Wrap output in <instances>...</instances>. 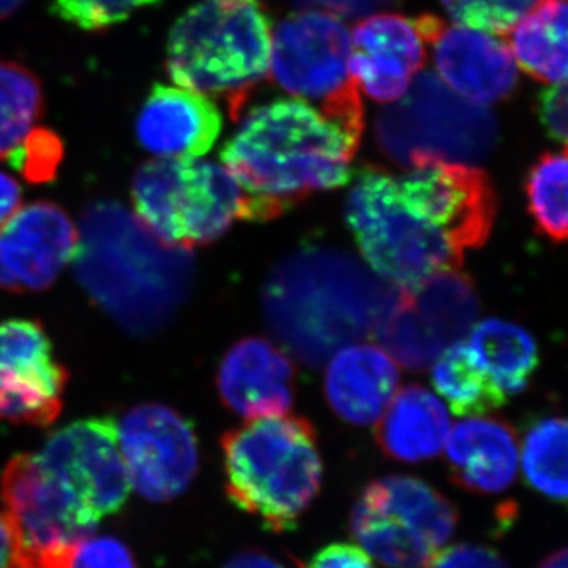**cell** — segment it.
<instances>
[{
	"mask_svg": "<svg viewBox=\"0 0 568 568\" xmlns=\"http://www.w3.org/2000/svg\"><path fill=\"white\" fill-rule=\"evenodd\" d=\"M467 345L504 394H519L528 387L538 349L526 328L493 317L474 327Z\"/></svg>",
	"mask_w": 568,
	"mask_h": 568,
	"instance_id": "26",
	"label": "cell"
},
{
	"mask_svg": "<svg viewBox=\"0 0 568 568\" xmlns=\"http://www.w3.org/2000/svg\"><path fill=\"white\" fill-rule=\"evenodd\" d=\"M567 549L562 548L549 555L538 568H567Z\"/></svg>",
	"mask_w": 568,
	"mask_h": 568,
	"instance_id": "42",
	"label": "cell"
},
{
	"mask_svg": "<svg viewBox=\"0 0 568 568\" xmlns=\"http://www.w3.org/2000/svg\"><path fill=\"white\" fill-rule=\"evenodd\" d=\"M521 465L530 487L549 499L566 503V418L545 417L529 426L521 443Z\"/></svg>",
	"mask_w": 568,
	"mask_h": 568,
	"instance_id": "28",
	"label": "cell"
},
{
	"mask_svg": "<svg viewBox=\"0 0 568 568\" xmlns=\"http://www.w3.org/2000/svg\"><path fill=\"white\" fill-rule=\"evenodd\" d=\"M271 40L261 0H204L175 22L166 70L175 84L222 99L237 119L268 77Z\"/></svg>",
	"mask_w": 568,
	"mask_h": 568,
	"instance_id": "5",
	"label": "cell"
},
{
	"mask_svg": "<svg viewBox=\"0 0 568 568\" xmlns=\"http://www.w3.org/2000/svg\"><path fill=\"white\" fill-rule=\"evenodd\" d=\"M21 205V186L11 175L0 171V227Z\"/></svg>",
	"mask_w": 568,
	"mask_h": 568,
	"instance_id": "39",
	"label": "cell"
},
{
	"mask_svg": "<svg viewBox=\"0 0 568 568\" xmlns=\"http://www.w3.org/2000/svg\"><path fill=\"white\" fill-rule=\"evenodd\" d=\"M399 372L383 347L349 343L332 354L325 396L336 416L349 424H377L396 395Z\"/></svg>",
	"mask_w": 568,
	"mask_h": 568,
	"instance_id": "22",
	"label": "cell"
},
{
	"mask_svg": "<svg viewBox=\"0 0 568 568\" xmlns=\"http://www.w3.org/2000/svg\"><path fill=\"white\" fill-rule=\"evenodd\" d=\"M226 493L274 532L294 529L323 484L315 428L306 418H250L222 439Z\"/></svg>",
	"mask_w": 568,
	"mask_h": 568,
	"instance_id": "4",
	"label": "cell"
},
{
	"mask_svg": "<svg viewBox=\"0 0 568 568\" xmlns=\"http://www.w3.org/2000/svg\"><path fill=\"white\" fill-rule=\"evenodd\" d=\"M351 51V31L343 18L320 9L294 11L272 28L268 77L291 99L364 130Z\"/></svg>",
	"mask_w": 568,
	"mask_h": 568,
	"instance_id": "9",
	"label": "cell"
},
{
	"mask_svg": "<svg viewBox=\"0 0 568 568\" xmlns=\"http://www.w3.org/2000/svg\"><path fill=\"white\" fill-rule=\"evenodd\" d=\"M305 568H375V564L358 545L334 544L317 551Z\"/></svg>",
	"mask_w": 568,
	"mask_h": 568,
	"instance_id": "37",
	"label": "cell"
},
{
	"mask_svg": "<svg viewBox=\"0 0 568 568\" xmlns=\"http://www.w3.org/2000/svg\"><path fill=\"white\" fill-rule=\"evenodd\" d=\"M78 227L58 204L18 209L0 227V287L10 293L48 290L73 261Z\"/></svg>",
	"mask_w": 568,
	"mask_h": 568,
	"instance_id": "18",
	"label": "cell"
},
{
	"mask_svg": "<svg viewBox=\"0 0 568 568\" xmlns=\"http://www.w3.org/2000/svg\"><path fill=\"white\" fill-rule=\"evenodd\" d=\"M364 130L295 99L252 108L222 151L248 196L250 222H267L316 192L338 189Z\"/></svg>",
	"mask_w": 568,
	"mask_h": 568,
	"instance_id": "1",
	"label": "cell"
},
{
	"mask_svg": "<svg viewBox=\"0 0 568 568\" xmlns=\"http://www.w3.org/2000/svg\"><path fill=\"white\" fill-rule=\"evenodd\" d=\"M130 485L152 503H168L192 484L200 465L192 424L163 405L130 409L118 424Z\"/></svg>",
	"mask_w": 568,
	"mask_h": 568,
	"instance_id": "14",
	"label": "cell"
},
{
	"mask_svg": "<svg viewBox=\"0 0 568 568\" xmlns=\"http://www.w3.org/2000/svg\"><path fill=\"white\" fill-rule=\"evenodd\" d=\"M63 159L61 138L48 129H33L9 162L29 182H50Z\"/></svg>",
	"mask_w": 568,
	"mask_h": 568,
	"instance_id": "32",
	"label": "cell"
},
{
	"mask_svg": "<svg viewBox=\"0 0 568 568\" xmlns=\"http://www.w3.org/2000/svg\"><path fill=\"white\" fill-rule=\"evenodd\" d=\"M222 568H286L272 556L261 551H245L227 560Z\"/></svg>",
	"mask_w": 568,
	"mask_h": 568,
	"instance_id": "40",
	"label": "cell"
},
{
	"mask_svg": "<svg viewBox=\"0 0 568 568\" xmlns=\"http://www.w3.org/2000/svg\"><path fill=\"white\" fill-rule=\"evenodd\" d=\"M41 112L43 91L36 74L20 63L0 61V159L18 151Z\"/></svg>",
	"mask_w": 568,
	"mask_h": 568,
	"instance_id": "29",
	"label": "cell"
},
{
	"mask_svg": "<svg viewBox=\"0 0 568 568\" xmlns=\"http://www.w3.org/2000/svg\"><path fill=\"white\" fill-rule=\"evenodd\" d=\"M155 2L160 0H54V11L85 31H102Z\"/></svg>",
	"mask_w": 568,
	"mask_h": 568,
	"instance_id": "33",
	"label": "cell"
},
{
	"mask_svg": "<svg viewBox=\"0 0 568 568\" xmlns=\"http://www.w3.org/2000/svg\"><path fill=\"white\" fill-rule=\"evenodd\" d=\"M54 568H136V562L121 540L93 534L67 548Z\"/></svg>",
	"mask_w": 568,
	"mask_h": 568,
	"instance_id": "34",
	"label": "cell"
},
{
	"mask_svg": "<svg viewBox=\"0 0 568 568\" xmlns=\"http://www.w3.org/2000/svg\"><path fill=\"white\" fill-rule=\"evenodd\" d=\"M433 384L459 417L484 416L499 409L507 399L466 343L448 346L433 362Z\"/></svg>",
	"mask_w": 568,
	"mask_h": 568,
	"instance_id": "27",
	"label": "cell"
},
{
	"mask_svg": "<svg viewBox=\"0 0 568 568\" xmlns=\"http://www.w3.org/2000/svg\"><path fill=\"white\" fill-rule=\"evenodd\" d=\"M567 0H545L507 32L518 69L547 85L567 81Z\"/></svg>",
	"mask_w": 568,
	"mask_h": 568,
	"instance_id": "25",
	"label": "cell"
},
{
	"mask_svg": "<svg viewBox=\"0 0 568 568\" xmlns=\"http://www.w3.org/2000/svg\"><path fill=\"white\" fill-rule=\"evenodd\" d=\"M446 455L452 478L467 491L497 495L517 477V433L499 418L478 416L458 422L448 433Z\"/></svg>",
	"mask_w": 568,
	"mask_h": 568,
	"instance_id": "23",
	"label": "cell"
},
{
	"mask_svg": "<svg viewBox=\"0 0 568 568\" xmlns=\"http://www.w3.org/2000/svg\"><path fill=\"white\" fill-rule=\"evenodd\" d=\"M457 525V510L447 497L407 476L366 485L351 514V534L358 547L388 568H425Z\"/></svg>",
	"mask_w": 568,
	"mask_h": 568,
	"instance_id": "10",
	"label": "cell"
},
{
	"mask_svg": "<svg viewBox=\"0 0 568 568\" xmlns=\"http://www.w3.org/2000/svg\"><path fill=\"white\" fill-rule=\"evenodd\" d=\"M497 132L488 108L466 102L428 71L398 102L386 104L375 125L381 151L405 168L422 156L473 166L491 153Z\"/></svg>",
	"mask_w": 568,
	"mask_h": 568,
	"instance_id": "8",
	"label": "cell"
},
{
	"mask_svg": "<svg viewBox=\"0 0 568 568\" xmlns=\"http://www.w3.org/2000/svg\"><path fill=\"white\" fill-rule=\"evenodd\" d=\"M222 123L211 97L156 84L142 104L136 133L142 148L159 159H201L219 140Z\"/></svg>",
	"mask_w": 568,
	"mask_h": 568,
	"instance_id": "20",
	"label": "cell"
},
{
	"mask_svg": "<svg viewBox=\"0 0 568 568\" xmlns=\"http://www.w3.org/2000/svg\"><path fill=\"white\" fill-rule=\"evenodd\" d=\"M395 294L353 254L312 246L291 254L268 275L265 321L298 361L317 366L376 331Z\"/></svg>",
	"mask_w": 568,
	"mask_h": 568,
	"instance_id": "2",
	"label": "cell"
},
{
	"mask_svg": "<svg viewBox=\"0 0 568 568\" xmlns=\"http://www.w3.org/2000/svg\"><path fill=\"white\" fill-rule=\"evenodd\" d=\"M478 315L476 287L458 271L443 272L395 294L376 327L383 349L420 372L469 334Z\"/></svg>",
	"mask_w": 568,
	"mask_h": 568,
	"instance_id": "12",
	"label": "cell"
},
{
	"mask_svg": "<svg viewBox=\"0 0 568 568\" xmlns=\"http://www.w3.org/2000/svg\"><path fill=\"white\" fill-rule=\"evenodd\" d=\"M39 455L100 519L125 506L132 485L114 418H85L63 426L48 437Z\"/></svg>",
	"mask_w": 568,
	"mask_h": 568,
	"instance_id": "17",
	"label": "cell"
},
{
	"mask_svg": "<svg viewBox=\"0 0 568 568\" xmlns=\"http://www.w3.org/2000/svg\"><path fill=\"white\" fill-rule=\"evenodd\" d=\"M395 185L407 211L439 231L459 253L488 241L496 194L478 168L422 156L395 175Z\"/></svg>",
	"mask_w": 568,
	"mask_h": 568,
	"instance_id": "13",
	"label": "cell"
},
{
	"mask_svg": "<svg viewBox=\"0 0 568 568\" xmlns=\"http://www.w3.org/2000/svg\"><path fill=\"white\" fill-rule=\"evenodd\" d=\"M305 9H320L331 11L336 17H366L373 11L386 7L395 0H294Z\"/></svg>",
	"mask_w": 568,
	"mask_h": 568,
	"instance_id": "38",
	"label": "cell"
},
{
	"mask_svg": "<svg viewBox=\"0 0 568 568\" xmlns=\"http://www.w3.org/2000/svg\"><path fill=\"white\" fill-rule=\"evenodd\" d=\"M425 568H510L495 549L480 545H455L440 551Z\"/></svg>",
	"mask_w": 568,
	"mask_h": 568,
	"instance_id": "35",
	"label": "cell"
},
{
	"mask_svg": "<svg viewBox=\"0 0 568 568\" xmlns=\"http://www.w3.org/2000/svg\"><path fill=\"white\" fill-rule=\"evenodd\" d=\"M448 433L450 418L444 403L422 386H407L377 422L376 437L387 457L418 463L437 457Z\"/></svg>",
	"mask_w": 568,
	"mask_h": 568,
	"instance_id": "24",
	"label": "cell"
},
{
	"mask_svg": "<svg viewBox=\"0 0 568 568\" xmlns=\"http://www.w3.org/2000/svg\"><path fill=\"white\" fill-rule=\"evenodd\" d=\"M69 373L37 321L0 324V420L50 426L62 413Z\"/></svg>",
	"mask_w": 568,
	"mask_h": 568,
	"instance_id": "15",
	"label": "cell"
},
{
	"mask_svg": "<svg viewBox=\"0 0 568 568\" xmlns=\"http://www.w3.org/2000/svg\"><path fill=\"white\" fill-rule=\"evenodd\" d=\"M346 222L369 268L398 290L458 271L459 253L435 227L407 211L395 174L365 166L346 200Z\"/></svg>",
	"mask_w": 568,
	"mask_h": 568,
	"instance_id": "7",
	"label": "cell"
},
{
	"mask_svg": "<svg viewBox=\"0 0 568 568\" xmlns=\"http://www.w3.org/2000/svg\"><path fill=\"white\" fill-rule=\"evenodd\" d=\"M432 52L435 74L466 102L489 108L517 88L518 65L507 41L495 33L448 22L433 14L417 18Z\"/></svg>",
	"mask_w": 568,
	"mask_h": 568,
	"instance_id": "16",
	"label": "cell"
},
{
	"mask_svg": "<svg viewBox=\"0 0 568 568\" xmlns=\"http://www.w3.org/2000/svg\"><path fill=\"white\" fill-rule=\"evenodd\" d=\"M351 74L358 92L381 104L398 102L424 69L426 43L416 20L366 14L351 31Z\"/></svg>",
	"mask_w": 568,
	"mask_h": 568,
	"instance_id": "19",
	"label": "cell"
},
{
	"mask_svg": "<svg viewBox=\"0 0 568 568\" xmlns=\"http://www.w3.org/2000/svg\"><path fill=\"white\" fill-rule=\"evenodd\" d=\"M541 2L545 0H439L452 21L499 37L507 36Z\"/></svg>",
	"mask_w": 568,
	"mask_h": 568,
	"instance_id": "31",
	"label": "cell"
},
{
	"mask_svg": "<svg viewBox=\"0 0 568 568\" xmlns=\"http://www.w3.org/2000/svg\"><path fill=\"white\" fill-rule=\"evenodd\" d=\"M538 114L545 132L556 142L567 140V88L566 84L548 85L538 100Z\"/></svg>",
	"mask_w": 568,
	"mask_h": 568,
	"instance_id": "36",
	"label": "cell"
},
{
	"mask_svg": "<svg viewBox=\"0 0 568 568\" xmlns=\"http://www.w3.org/2000/svg\"><path fill=\"white\" fill-rule=\"evenodd\" d=\"M26 0H0V20L20 9Z\"/></svg>",
	"mask_w": 568,
	"mask_h": 568,
	"instance_id": "43",
	"label": "cell"
},
{
	"mask_svg": "<svg viewBox=\"0 0 568 568\" xmlns=\"http://www.w3.org/2000/svg\"><path fill=\"white\" fill-rule=\"evenodd\" d=\"M134 215L163 242L181 248L211 244L235 220H248V196L230 171L200 159L142 164L132 186Z\"/></svg>",
	"mask_w": 568,
	"mask_h": 568,
	"instance_id": "6",
	"label": "cell"
},
{
	"mask_svg": "<svg viewBox=\"0 0 568 568\" xmlns=\"http://www.w3.org/2000/svg\"><path fill=\"white\" fill-rule=\"evenodd\" d=\"M294 365L274 343L245 338L224 355L216 387L224 405L246 418L286 414L294 402Z\"/></svg>",
	"mask_w": 568,
	"mask_h": 568,
	"instance_id": "21",
	"label": "cell"
},
{
	"mask_svg": "<svg viewBox=\"0 0 568 568\" xmlns=\"http://www.w3.org/2000/svg\"><path fill=\"white\" fill-rule=\"evenodd\" d=\"M0 497L13 537L11 568H54L67 548L93 536L102 521L39 452L7 463Z\"/></svg>",
	"mask_w": 568,
	"mask_h": 568,
	"instance_id": "11",
	"label": "cell"
},
{
	"mask_svg": "<svg viewBox=\"0 0 568 568\" xmlns=\"http://www.w3.org/2000/svg\"><path fill=\"white\" fill-rule=\"evenodd\" d=\"M13 537L6 517L0 515V568L13 566Z\"/></svg>",
	"mask_w": 568,
	"mask_h": 568,
	"instance_id": "41",
	"label": "cell"
},
{
	"mask_svg": "<svg viewBox=\"0 0 568 568\" xmlns=\"http://www.w3.org/2000/svg\"><path fill=\"white\" fill-rule=\"evenodd\" d=\"M73 261L92 301L136 335L162 328L193 282L190 250L166 244L119 203L85 211Z\"/></svg>",
	"mask_w": 568,
	"mask_h": 568,
	"instance_id": "3",
	"label": "cell"
},
{
	"mask_svg": "<svg viewBox=\"0 0 568 568\" xmlns=\"http://www.w3.org/2000/svg\"><path fill=\"white\" fill-rule=\"evenodd\" d=\"M567 182L566 149L541 155L526 182L530 215L541 234L552 242L567 239Z\"/></svg>",
	"mask_w": 568,
	"mask_h": 568,
	"instance_id": "30",
	"label": "cell"
}]
</instances>
